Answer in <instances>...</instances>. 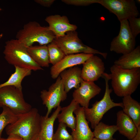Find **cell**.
Returning a JSON list of instances; mask_svg holds the SVG:
<instances>
[{"label":"cell","instance_id":"5b68a950","mask_svg":"<svg viewBox=\"0 0 140 140\" xmlns=\"http://www.w3.org/2000/svg\"><path fill=\"white\" fill-rule=\"evenodd\" d=\"M5 44L3 53L9 64L33 71L43 69L31 58L27 47L17 39L8 40Z\"/></svg>","mask_w":140,"mask_h":140},{"label":"cell","instance_id":"484cf974","mask_svg":"<svg viewBox=\"0 0 140 140\" xmlns=\"http://www.w3.org/2000/svg\"><path fill=\"white\" fill-rule=\"evenodd\" d=\"M50 64L54 65L61 61L66 55L61 49L53 41L47 45Z\"/></svg>","mask_w":140,"mask_h":140},{"label":"cell","instance_id":"44dd1931","mask_svg":"<svg viewBox=\"0 0 140 140\" xmlns=\"http://www.w3.org/2000/svg\"><path fill=\"white\" fill-rule=\"evenodd\" d=\"M80 105L72 100L68 106L61 108V112L58 115L57 118L59 123L65 124L70 128L72 131L75 129L76 124V119L73 113Z\"/></svg>","mask_w":140,"mask_h":140},{"label":"cell","instance_id":"9a60e30c","mask_svg":"<svg viewBox=\"0 0 140 140\" xmlns=\"http://www.w3.org/2000/svg\"><path fill=\"white\" fill-rule=\"evenodd\" d=\"M74 113L76 120L75 128L71 132L74 140H93L94 136L85 117L84 108L79 106Z\"/></svg>","mask_w":140,"mask_h":140},{"label":"cell","instance_id":"d6986e66","mask_svg":"<svg viewBox=\"0 0 140 140\" xmlns=\"http://www.w3.org/2000/svg\"><path fill=\"white\" fill-rule=\"evenodd\" d=\"M114 64L127 69L140 68V46L130 52L123 54L115 61Z\"/></svg>","mask_w":140,"mask_h":140},{"label":"cell","instance_id":"f1b7e54d","mask_svg":"<svg viewBox=\"0 0 140 140\" xmlns=\"http://www.w3.org/2000/svg\"><path fill=\"white\" fill-rule=\"evenodd\" d=\"M99 0H62L61 1L68 5L76 6H87L94 3H98Z\"/></svg>","mask_w":140,"mask_h":140},{"label":"cell","instance_id":"3957f363","mask_svg":"<svg viewBox=\"0 0 140 140\" xmlns=\"http://www.w3.org/2000/svg\"><path fill=\"white\" fill-rule=\"evenodd\" d=\"M16 39L26 47L32 46L35 42L41 45H48L56 38L48 26H41L35 21L25 24L16 35Z\"/></svg>","mask_w":140,"mask_h":140},{"label":"cell","instance_id":"d590c367","mask_svg":"<svg viewBox=\"0 0 140 140\" xmlns=\"http://www.w3.org/2000/svg\"><path fill=\"white\" fill-rule=\"evenodd\" d=\"M137 2H138V3H139V2H140V1L139 0H137Z\"/></svg>","mask_w":140,"mask_h":140},{"label":"cell","instance_id":"f546056e","mask_svg":"<svg viewBox=\"0 0 140 140\" xmlns=\"http://www.w3.org/2000/svg\"><path fill=\"white\" fill-rule=\"evenodd\" d=\"M54 0H35L36 3L44 7H50L53 3Z\"/></svg>","mask_w":140,"mask_h":140},{"label":"cell","instance_id":"ac0fdd59","mask_svg":"<svg viewBox=\"0 0 140 140\" xmlns=\"http://www.w3.org/2000/svg\"><path fill=\"white\" fill-rule=\"evenodd\" d=\"M61 107H58L50 117L41 116L40 128L38 136L41 140H52L54 135V125Z\"/></svg>","mask_w":140,"mask_h":140},{"label":"cell","instance_id":"ba28073f","mask_svg":"<svg viewBox=\"0 0 140 140\" xmlns=\"http://www.w3.org/2000/svg\"><path fill=\"white\" fill-rule=\"evenodd\" d=\"M98 3L115 14L120 22L139 14L134 0H99Z\"/></svg>","mask_w":140,"mask_h":140},{"label":"cell","instance_id":"d6a6232c","mask_svg":"<svg viewBox=\"0 0 140 140\" xmlns=\"http://www.w3.org/2000/svg\"><path fill=\"white\" fill-rule=\"evenodd\" d=\"M93 140H101V139H97V138H95V137H94L93 138ZM109 140H117L115 138H113L112 139Z\"/></svg>","mask_w":140,"mask_h":140},{"label":"cell","instance_id":"74e56055","mask_svg":"<svg viewBox=\"0 0 140 140\" xmlns=\"http://www.w3.org/2000/svg\"><path fill=\"white\" fill-rule=\"evenodd\" d=\"M0 10H1V9H0Z\"/></svg>","mask_w":140,"mask_h":140},{"label":"cell","instance_id":"e0dca14e","mask_svg":"<svg viewBox=\"0 0 140 140\" xmlns=\"http://www.w3.org/2000/svg\"><path fill=\"white\" fill-rule=\"evenodd\" d=\"M81 70L78 67H73L64 70L60 74L59 76L67 93L73 88L76 89L79 87L83 80L81 76Z\"/></svg>","mask_w":140,"mask_h":140},{"label":"cell","instance_id":"e575fe53","mask_svg":"<svg viewBox=\"0 0 140 140\" xmlns=\"http://www.w3.org/2000/svg\"><path fill=\"white\" fill-rule=\"evenodd\" d=\"M3 36V34H0V39L2 38Z\"/></svg>","mask_w":140,"mask_h":140},{"label":"cell","instance_id":"5bb4252c","mask_svg":"<svg viewBox=\"0 0 140 140\" xmlns=\"http://www.w3.org/2000/svg\"><path fill=\"white\" fill-rule=\"evenodd\" d=\"M45 20L48 24L49 29L56 38L63 36L67 32L76 31L77 28L76 25L70 23L68 17L65 16L50 15L46 18Z\"/></svg>","mask_w":140,"mask_h":140},{"label":"cell","instance_id":"7c38bea8","mask_svg":"<svg viewBox=\"0 0 140 140\" xmlns=\"http://www.w3.org/2000/svg\"><path fill=\"white\" fill-rule=\"evenodd\" d=\"M81 76L84 81L94 82L104 73L105 65L99 57L93 55L83 64Z\"/></svg>","mask_w":140,"mask_h":140},{"label":"cell","instance_id":"6da1fadb","mask_svg":"<svg viewBox=\"0 0 140 140\" xmlns=\"http://www.w3.org/2000/svg\"><path fill=\"white\" fill-rule=\"evenodd\" d=\"M41 116L36 108L18 114L17 120L5 128L6 134L18 135L24 140H35L40 130Z\"/></svg>","mask_w":140,"mask_h":140},{"label":"cell","instance_id":"83f0119b","mask_svg":"<svg viewBox=\"0 0 140 140\" xmlns=\"http://www.w3.org/2000/svg\"><path fill=\"white\" fill-rule=\"evenodd\" d=\"M128 20L130 31L133 35L136 38L140 33V18L132 17Z\"/></svg>","mask_w":140,"mask_h":140},{"label":"cell","instance_id":"4316f807","mask_svg":"<svg viewBox=\"0 0 140 140\" xmlns=\"http://www.w3.org/2000/svg\"><path fill=\"white\" fill-rule=\"evenodd\" d=\"M67 127L65 124L59 123L57 130L54 134L52 140H74L72 135L67 131Z\"/></svg>","mask_w":140,"mask_h":140},{"label":"cell","instance_id":"52a82bcc","mask_svg":"<svg viewBox=\"0 0 140 140\" xmlns=\"http://www.w3.org/2000/svg\"><path fill=\"white\" fill-rule=\"evenodd\" d=\"M6 106L17 114L24 113L32 108L25 100L22 90L12 86L0 88V107Z\"/></svg>","mask_w":140,"mask_h":140},{"label":"cell","instance_id":"ffe728a7","mask_svg":"<svg viewBox=\"0 0 140 140\" xmlns=\"http://www.w3.org/2000/svg\"><path fill=\"white\" fill-rule=\"evenodd\" d=\"M123 111L133 120L137 128L140 127V104L131 95L122 98Z\"/></svg>","mask_w":140,"mask_h":140},{"label":"cell","instance_id":"cb8c5ba5","mask_svg":"<svg viewBox=\"0 0 140 140\" xmlns=\"http://www.w3.org/2000/svg\"><path fill=\"white\" fill-rule=\"evenodd\" d=\"M93 132L94 137L102 140H109L117 131L116 125H109L100 122L95 127Z\"/></svg>","mask_w":140,"mask_h":140},{"label":"cell","instance_id":"7a4b0ae2","mask_svg":"<svg viewBox=\"0 0 140 140\" xmlns=\"http://www.w3.org/2000/svg\"><path fill=\"white\" fill-rule=\"evenodd\" d=\"M110 70L111 86L117 96L131 95L136 91L140 83V68L127 69L114 64Z\"/></svg>","mask_w":140,"mask_h":140},{"label":"cell","instance_id":"4dcf8cb0","mask_svg":"<svg viewBox=\"0 0 140 140\" xmlns=\"http://www.w3.org/2000/svg\"><path fill=\"white\" fill-rule=\"evenodd\" d=\"M2 140H24L21 137L14 135L8 136V137L6 139L3 138Z\"/></svg>","mask_w":140,"mask_h":140},{"label":"cell","instance_id":"4fadbf2b","mask_svg":"<svg viewBox=\"0 0 140 140\" xmlns=\"http://www.w3.org/2000/svg\"><path fill=\"white\" fill-rule=\"evenodd\" d=\"M93 55L80 53L66 55L59 62L51 67L50 71L51 77L53 79H57L64 70L83 64Z\"/></svg>","mask_w":140,"mask_h":140},{"label":"cell","instance_id":"836d02e7","mask_svg":"<svg viewBox=\"0 0 140 140\" xmlns=\"http://www.w3.org/2000/svg\"><path fill=\"white\" fill-rule=\"evenodd\" d=\"M35 140H41V139L39 137V136H38V137Z\"/></svg>","mask_w":140,"mask_h":140},{"label":"cell","instance_id":"d4e9b609","mask_svg":"<svg viewBox=\"0 0 140 140\" xmlns=\"http://www.w3.org/2000/svg\"><path fill=\"white\" fill-rule=\"evenodd\" d=\"M2 111L0 114V138H1L2 131L8 125L14 122L17 119L16 114L9 108L3 106Z\"/></svg>","mask_w":140,"mask_h":140},{"label":"cell","instance_id":"2e32d148","mask_svg":"<svg viewBox=\"0 0 140 140\" xmlns=\"http://www.w3.org/2000/svg\"><path fill=\"white\" fill-rule=\"evenodd\" d=\"M116 126L119 133L129 140H131L137 134L138 128L132 119L122 110L116 114Z\"/></svg>","mask_w":140,"mask_h":140},{"label":"cell","instance_id":"9c48e42d","mask_svg":"<svg viewBox=\"0 0 140 140\" xmlns=\"http://www.w3.org/2000/svg\"><path fill=\"white\" fill-rule=\"evenodd\" d=\"M120 22L119 33L111 42L110 50L123 54L130 52L135 48L136 40L130 29L128 20H124Z\"/></svg>","mask_w":140,"mask_h":140},{"label":"cell","instance_id":"8fae6325","mask_svg":"<svg viewBox=\"0 0 140 140\" xmlns=\"http://www.w3.org/2000/svg\"><path fill=\"white\" fill-rule=\"evenodd\" d=\"M101 88L94 82L83 80L73 93V100L83 108L89 107L90 100L99 94Z\"/></svg>","mask_w":140,"mask_h":140},{"label":"cell","instance_id":"7402d4cb","mask_svg":"<svg viewBox=\"0 0 140 140\" xmlns=\"http://www.w3.org/2000/svg\"><path fill=\"white\" fill-rule=\"evenodd\" d=\"M27 50L32 59L39 66H49V54L47 45L32 46L27 47Z\"/></svg>","mask_w":140,"mask_h":140},{"label":"cell","instance_id":"30bf717a","mask_svg":"<svg viewBox=\"0 0 140 140\" xmlns=\"http://www.w3.org/2000/svg\"><path fill=\"white\" fill-rule=\"evenodd\" d=\"M40 96L43 104L47 109L45 116L48 117L52 109L60 106L61 102L65 100L67 98V93L65 90L62 81L59 76L48 90L44 89L41 91Z\"/></svg>","mask_w":140,"mask_h":140},{"label":"cell","instance_id":"277c9868","mask_svg":"<svg viewBox=\"0 0 140 140\" xmlns=\"http://www.w3.org/2000/svg\"><path fill=\"white\" fill-rule=\"evenodd\" d=\"M102 77L104 79L106 86L103 97L100 101L95 102L91 108H84L86 118L90 123L93 129L100 122L105 114L110 109L116 107H123L122 102H115L111 98L110 94L113 90L109 86V81L111 79L110 74L104 72Z\"/></svg>","mask_w":140,"mask_h":140},{"label":"cell","instance_id":"8d00e7d4","mask_svg":"<svg viewBox=\"0 0 140 140\" xmlns=\"http://www.w3.org/2000/svg\"><path fill=\"white\" fill-rule=\"evenodd\" d=\"M3 138H0V140H2Z\"/></svg>","mask_w":140,"mask_h":140},{"label":"cell","instance_id":"603a6c76","mask_svg":"<svg viewBox=\"0 0 140 140\" xmlns=\"http://www.w3.org/2000/svg\"><path fill=\"white\" fill-rule=\"evenodd\" d=\"M15 71L11 74L8 80L0 84V88L6 86H13L20 90H22V82L26 76L30 75L32 70L28 68L15 66Z\"/></svg>","mask_w":140,"mask_h":140},{"label":"cell","instance_id":"1f68e13d","mask_svg":"<svg viewBox=\"0 0 140 140\" xmlns=\"http://www.w3.org/2000/svg\"><path fill=\"white\" fill-rule=\"evenodd\" d=\"M131 140H140V127L138 128L137 134Z\"/></svg>","mask_w":140,"mask_h":140},{"label":"cell","instance_id":"8992f818","mask_svg":"<svg viewBox=\"0 0 140 140\" xmlns=\"http://www.w3.org/2000/svg\"><path fill=\"white\" fill-rule=\"evenodd\" d=\"M53 41L66 55L84 53L100 54L105 59L107 57V53L101 52L84 44L76 31L67 32L63 36L55 38Z\"/></svg>","mask_w":140,"mask_h":140}]
</instances>
